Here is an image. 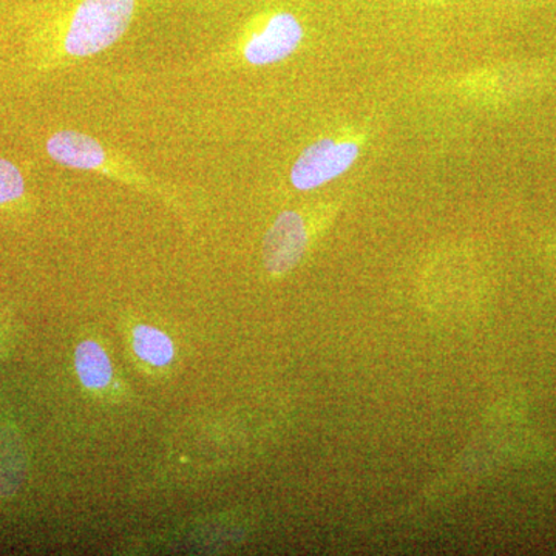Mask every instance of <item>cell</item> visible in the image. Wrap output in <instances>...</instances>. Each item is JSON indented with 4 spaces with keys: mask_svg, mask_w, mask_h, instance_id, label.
<instances>
[{
    "mask_svg": "<svg viewBox=\"0 0 556 556\" xmlns=\"http://www.w3.org/2000/svg\"><path fill=\"white\" fill-rule=\"evenodd\" d=\"M25 197V178L16 164L0 159V207L17 203Z\"/></svg>",
    "mask_w": 556,
    "mask_h": 556,
    "instance_id": "obj_8",
    "label": "cell"
},
{
    "mask_svg": "<svg viewBox=\"0 0 556 556\" xmlns=\"http://www.w3.org/2000/svg\"><path fill=\"white\" fill-rule=\"evenodd\" d=\"M75 369L80 386L91 393L108 391L115 378L112 361L97 340H83L76 346Z\"/></svg>",
    "mask_w": 556,
    "mask_h": 556,
    "instance_id": "obj_6",
    "label": "cell"
},
{
    "mask_svg": "<svg viewBox=\"0 0 556 556\" xmlns=\"http://www.w3.org/2000/svg\"><path fill=\"white\" fill-rule=\"evenodd\" d=\"M308 247L305 219L295 211H285L263 240V263L270 276L280 277L295 268Z\"/></svg>",
    "mask_w": 556,
    "mask_h": 556,
    "instance_id": "obj_5",
    "label": "cell"
},
{
    "mask_svg": "<svg viewBox=\"0 0 556 556\" xmlns=\"http://www.w3.org/2000/svg\"><path fill=\"white\" fill-rule=\"evenodd\" d=\"M46 149L50 159L61 166L94 172L161 199L175 200L174 193L164 188L161 182L153 181L148 175L142 174L126 156L105 148L100 139L83 131H56L47 139Z\"/></svg>",
    "mask_w": 556,
    "mask_h": 556,
    "instance_id": "obj_2",
    "label": "cell"
},
{
    "mask_svg": "<svg viewBox=\"0 0 556 556\" xmlns=\"http://www.w3.org/2000/svg\"><path fill=\"white\" fill-rule=\"evenodd\" d=\"M139 0H75L54 24L56 62H75L109 50L137 14Z\"/></svg>",
    "mask_w": 556,
    "mask_h": 556,
    "instance_id": "obj_1",
    "label": "cell"
},
{
    "mask_svg": "<svg viewBox=\"0 0 556 556\" xmlns=\"http://www.w3.org/2000/svg\"><path fill=\"white\" fill-rule=\"evenodd\" d=\"M357 156L356 142L334 141L331 138L318 139L295 160L289 175L291 185L303 192L321 188L345 174Z\"/></svg>",
    "mask_w": 556,
    "mask_h": 556,
    "instance_id": "obj_4",
    "label": "cell"
},
{
    "mask_svg": "<svg viewBox=\"0 0 556 556\" xmlns=\"http://www.w3.org/2000/svg\"><path fill=\"white\" fill-rule=\"evenodd\" d=\"M131 350L135 356L150 368L170 367L177 357L174 340L163 329L139 324L131 329Z\"/></svg>",
    "mask_w": 556,
    "mask_h": 556,
    "instance_id": "obj_7",
    "label": "cell"
},
{
    "mask_svg": "<svg viewBox=\"0 0 556 556\" xmlns=\"http://www.w3.org/2000/svg\"><path fill=\"white\" fill-rule=\"evenodd\" d=\"M302 22L289 11H274L260 17L241 38L240 54L244 62L265 67L287 60L302 43Z\"/></svg>",
    "mask_w": 556,
    "mask_h": 556,
    "instance_id": "obj_3",
    "label": "cell"
}]
</instances>
